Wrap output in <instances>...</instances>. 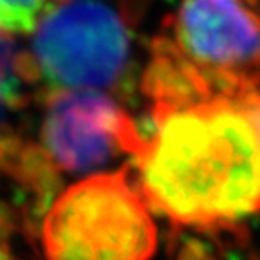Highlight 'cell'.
I'll list each match as a JSON object with an SVG mask.
<instances>
[{"instance_id": "6da1fadb", "label": "cell", "mask_w": 260, "mask_h": 260, "mask_svg": "<svg viewBox=\"0 0 260 260\" xmlns=\"http://www.w3.org/2000/svg\"><path fill=\"white\" fill-rule=\"evenodd\" d=\"M136 155L148 204L183 226L217 228L260 211V132L230 100L154 105Z\"/></svg>"}, {"instance_id": "7a4b0ae2", "label": "cell", "mask_w": 260, "mask_h": 260, "mask_svg": "<svg viewBox=\"0 0 260 260\" xmlns=\"http://www.w3.org/2000/svg\"><path fill=\"white\" fill-rule=\"evenodd\" d=\"M155 44L183 69L197 100L251 109L260 98V11L251 0H181Z\"/></svg>"}, {"instance_id": "3957f363", "label": "cell", "mask_w": 260, "mask_h": 260, "mask_svg": "<svg viewBox=\"0 0 260 260\" xmlns=\"http://www.w3.org/2000/svg\"><path fill=\"white\" fill-rule=\"evenodd\" d=\"M42 244L47 260H152L157 226L126 168L94 172L49 206Z\"/></svg>"}, {"instance_id": "277c9868", "label": "cell", "mask_w": 260, "mask_h": 260, "mask_svg": "<svg viewBox=\"0 0 260 260\" xmlns=\"http://www.w3.org/2000/svg\"><path fill=\"white\" fill-rule=\"evenodd\" d=\"M130 24L109 0H54L32 29V80L49 90L114 89L130 65Z\"/></svg>"}, {"instance_id": "5b68a950", "label": "cell", "mask_w": 260, "mask_h": 260, "mask_svg": "<svg viewBox=\"0 0 260 260\" xmlns=\"http://www.w3.org/2000/svg\"><path fill=\"white\" fill-rule=\"evenodd\" d=\"M143 134L112 96L98 89L49 90L40 148L54 168L94 174L121 154L138 155Z\"/></svg>"}, {"instance_id": "8992f818", "label": "cell", "mask_w": 260, "mask_h": 260, "mask_svg": "<svg viewBox=\"0 0 260 260\" xmlns=\"http://www.w3.org/2000/svg\"><path fill=\"white\" fill-rule=\"evenodd\" d=\"M27 83H35L27 54L18 53L11 38L0 31V143L16 136L9 118L24 107Z\"/></svg>"}, {"instance_id": "52a82bcc", "label": "cell", "mask_w": 260, "mask_h": 260, "mask_svg": "<svg viewBox=\"0 0 260 260\" xmlns=\"http://www.w3.org/2000/svg\"><path fill=\"white\" fill-rule=\"evenodd\" d=\"M54 0H0V31L6 35L32 32Z\"/></svg>"}, {"instance_id": "ba28073f", "label": "cell", "mask_w": 260, "mask_h": 260, "mask_svg": "<svg viewBox=\"0 0 260 260\" xmlns=\"http://www.w3.org/2000/svg\"><path fill=\"white\" fill-rule=\"evenodd\" d=\"M0 260H20L15 253H11V249L6 244H0Z\"/></svg>"}, {"instance_id": "9c48e42d", "label": "cell", "mask_w": 260, "mask_h": 260, "mask_svg": "<svg viewBox=\"0 0 260 260\" xmlns=\"http://www.w3.org/2000/svg\"><path fill=\"white\" fill-rule=\"evenodd\" d=\"M251 114H253V119H255V123H256V128H258V132H260V98L255 102V105L251 107Z\"/></svg>"}, {"instance_id": "30bf717a", "label": "cell", "mask_w": 260, "mask_h": 260, "mask_svg": "<svg viewBox=\"0 0 260 260\" xmlns=\"http://www.w3.org/2000/svg\"><path fill=\"white\" fill-rule=\"evenodd\" d=\"M251 4H255L256 9H260V0H251Z\"/></svg>"}]
</instances>
